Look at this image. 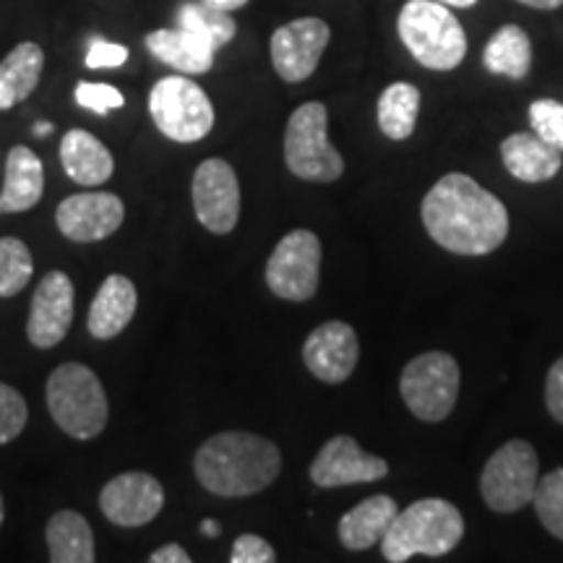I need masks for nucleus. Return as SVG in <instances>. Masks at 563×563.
<instances>
[{
    "instance_id": "obj_1",
    "label": "nucleus",
    "mask_w": 563,
    "mask_h": 563,
    "mask_svg": "<svg viewBox=\"0 0 563 563\" xmlns=\"http://www.w3.org/2000/svg\"><path fill=\"white\" fill-rule=\"evenodd\" d=\"M422 224L441 249L485 256L509 235V211L475 178L449 173L422 199Z\"/></svg>"
},
{
    "instance_id": "obj_2",
    "label": "nucleus",
    "mask_w": 563,
    "mask_h": 563,
    "mask_svg": "<svg viewBox=\"0 0 563 563\" xmlns=\"http://www.w3.org/2000/svg\"><path fill=\"white\" fill-rule=\"evenodd\" d=\"M282 454L269 439L245 431H224L207 439L194 460L201 488L222 498L262 493L277 481Z\"/></svg>"
},
{
    "instance_id": "obj_3",
    "label": "nucleus",
    "mask_w": 563,
    "mask_h": 563,
    "mask_svg": "<svg viewBox=\"0 0 563 563\" xmlns=\"http://www.w3.org/2000/svg\"><path fill=\"white\" fill-rule=\"evenodd\" d=\"M464 538V517L443 498H420L397 514L382 540L389 563H405L412 555H446Z\"/></svg>"
},
{
    "instance_id": "obj_4",
    "label": "nucleus",
    "mask_w": 563,
    "mask_h": 563,
    "mask_svg": "<svg viewBox=\"0 0 563 563\" xmlns=\"http://www.w3.org/2000/svg\"><path fill=\"white\" fill-rule=\"evenodd\" d=\"M47 410L70 439L89 441L108 426V394L95 371L81 363H63L47 378Z\"/></svg>"
},
{
    "instance_id": "obj_5",
    "label": "nucleus",
    "mask_w": 563,
    "mask_h": 563,
    "mask_svg": "<svg viewBox=\"0 0 563 563\" xmlns=\"http://www.w3.org/2000/svg\"><path fill=\"white\" fill-rule=\"evenodd\" d=\"M397 32L412 58L431 70H454L467 55V34L460 19L439 0L405 3Z\"/></svg>"
},
{
    "instance_id": "obj_6",
    "label": "nucleus",
    "mask_w": 563,
    "mask_h": 563,
    "mask_svg": "<svg viewBox=\"0 0 563 563\" xmlns=\"http://www.w3.org/2000/svg\"><path fill=\"white\" fill-rule=\"evenodd\" d=\"M327 104L306 102L292 112L285 131V165L295 178L334 183L342 178L344 159L329 144Z\"/></svg>"
},
{
    "instance_id": "obj_7",
    "label": "nucleus",
    "mask_w": 563,
    "mask_h": 563,
    "mask_svg": "<svg viewBox=\"0 0 563 563\" xmlns=\"http://www.w3.org/2000/svg\"><path fill=\"white\" fill-rule=\"evenodd\" d=\"M460 384V363L449 352H426L407 363L399 391L415 418L441 422L454 410Z\"/></svg>"
},
{
    "instance_id": "obj_8",
    "label": "nucleus",
    "mask_w": 563,
    "mask_h": 563,
    "mask_svg": "<svg viewBox=\"0 0 563 563\" xmlns=\"http://www.w3.org/2000/svg\"><path fill=\"white\" fill-rule=\"evenodd\" d=\"M150 112L154 125L178 144H194L214 129V108L207 91L186 76H167L154 84Z\"/></svg>"
},
{
    "instance_id": "obj_9",
    "label": "nucleus",
    "mask_w": 563,
    "mask_h": 563,
    "mask_svg": "<svg viewBox=\"0 0 563 563\" xmlns=\"http://www.w3.org/2000/svg\"><path fill=\"white\" fill-rule=\"evenodd\" d=\"M540 483L538 452L530 441L514 439L504 443L485 464L481 477V493L485 504L498 514L522 511L532 504L534 488Z\"/></svg>"
},
{
    "instance_id": "obj_10",
    "label": "nucleus",
    "mask_w": 563,
    "mask_h": 563,
    "mask_svg": "<svg viewBox=\"0 0 563 563\" xmlns=\"http://www.w3.org/2000/svg\"><path fill=\"white\" fill-rule=\"evenodd\" d=\"M321 241L311 230H292L266 262V285L282 300L306 302L319 290Z\"/></svg>"
},
{
    "instance_id": "obj_11",
    "label": "nucleus",
    "mask_w": 563,
    "mask_h": 563,
    "mask_svg": "<svg viewBox=\"0 0 563 563\" xmlns=\"http://www.w3.org/2000/svg\"><path fill=\"white\" fill-rule=\"evenodd\" d=\"M194 209L199 222L214 235H228L241 220V183L230 162L203 159L194 173Z\"/></svg>"
},
{
    "instance_id": "obj_12",
    "label": "nucleus",
    "mask_w": 563,
    "mask_h": 563,
    "mask_svg": "<svg viewBox=\"0 0 563 563\" xmlns=\"http://www.w3.org/2000/svg\"><path fill=\"white\" fill-rule=\"evenodd\" d=\"M329 37H332V30H329L327 21L313 16L295 19L290 24L279 26L272 34L269 45L274 70L279 74V79L287 84L306 81L319 68Z\"/></svg>"
},
{
    "instance_id": "obj_13",
    "label": "nucleus",
    "mask_w": 563,
    "mask_h": 563,
    "mask_svg": "<svg viewBox=\"0 0 563 563\" xmlns=\"http://www.w3.org/2000/svg\"><path fill=\"white\" fill-rule=\"evenodd\" d=\"M74 282L66 272H47L32 295L26 336L37 350H51L66 340L74 323Z\"/></svg>"
},
{
    "instance_id": "obj_14",
    "label": "nucleus",
    "mask_w": 563,
    "mask_h": 563,
    "mask_svg": "<svg viewBox=\"0 0 563 563\" xmlns=\"http://www.w3.org/2000/svg\"><path fill=\"white\" fill-rule=\"evenodd\" d=\"M389 475V464L382 456L365 454L350 435H334L321 446L311 464V481L319 488H344V485L376 483Z\"/></svg>"
},
{
    "instance_id": "obj_15",
    "label": "nucleus",
    "mask_w": 563,
    "mask_h": 563,
    "mask_svg": "<svg viewBox=\"0 0 563 563\" xmlns=\"http://www.w3.org/2000/svg\"><path fill=\"white\" fill-rule=\"evenodd\" d=\"M165 506V488L150 473L115 475L100 493V509L118 527H144Z\"/></svg>"
},
{
    "instance_id": "obj_16",
    "label": "nucleus",
    "mask_w": 563,
    "mask_h": 563,
    "mask_svg": "<svg viewBox=\"0 0 563 563\" xmlns=\"http://www.w3.org/2000/svg\"><path fill=\"white\" fill-rule=\"evenodd\" d=\"M125 220L123 199L115 194H74L58 203L55 224L74 243H97L110 238Z\"/></svg>"
},
{
    "instance_id": "obj_17",
    "label": "nucleus",
    "mask_w": 563,
    "mask_h": 563,
    "mask_svg": "<svg viewBox=\"0 0 563 563\" xmlns=\"http://www.w3.org/2000/svg\"><path fill=\"white\" fill-rule=\"evenodd\" d=\"M361 357V344L350 323L327 321L308 334L302 344V361L306 368L323 384L347 382Z\"/></svg>"
},
{
    "instance_id": "obj_18",
    "label": "nucleus",
    "mask_w": 563,
    "mask_h": 563,
    "mask_svg": "<svg viewBox=\"0 0 563 563\" xmlns=\"http://www.w3.org/2000/svg\"><path fill=\"white\" fill-rule=\"evenodd\" d=\"M139 306V292L136 285L123 274H110L102 282V287L97 290L95 300L89 308V334L95 340H112L129 327L133 316H136Z\"/></svg>"
},
{
    "instance_id": "obj_19",
    "label": "nucleus",
    "mask_w": 563,
    "mask_h": 563,
    "mask_svg": "<svg viewBox=\"0 0 563 563\" xmlns=\"http://www.w3.org/2000/svg\"><path fill=\"white\" fill-rule=\"evenodd\" d=\"M504 167L522 183H545L559 175L563 152L548 144L538 133H511L501 144Z\"/></svg>"
},
{
    "instance_id": "obj_20",
    "label": "nucleus",
    "mask_w": 563,
    "mask_h": 563,
    "mask_svg": "<svg viewBox=\"0 0 563 563\" xmlns=\"http://www.w3.org/2000/svg\"><path fill=\"white\" fill-rule=\"evenodd\" d=\"M60 165L66 175L79 186H102L112 178L115 159L100 139L89 131L70 129L60 141Z\"/></svg>"
},
{
    "instance_id": "obj_21",
    "label": "nucleus",
    "mask_w": 563,
    "mask_h": 563,
    "mask_svg": "<svg viewBox=\"0 0 563 563\" xmlns=\"http://www.w3.org/2000/svg\"><path fill=\"white\" fill-rule=\"evenodd\" d=\"M45 194V167L30 146H13L5 159V183L0 194V214H19L37 207Z\"/></svg>"
},
{
    "instance_id": "obj_22",
    "label": "nucleus",
    "mask_w": 563,
    "mask_h": 563,
    "mask_svg": "<svg viewBox=\"0 0 563 563\" xmlns=\"http://www.w3.org/2000/svg\"><path fill=\"white\" fill-rule=\"evenodd\" d=\"M397 514L399 506L391 496L365 498L340 519V527H336L340 543L347 551H368V548L382 543Z\"/></svg>"
},
{
    "instance_id": "obj_23",
    "label": "nucleus",
    "mask_w": 563,
    "mask_h": 563,
    "mask_svg": "<svg viewBox=\"0 0 563 563\" xmlns=\"http://www.w3.org/2000/svg\"><path fill=\"white\" fill-rule=\"evenodd\" d=\"M146 47L154 58L180 74H207L214 66V47L191 30H157L146 34Z\"/></svg>"
},
{
    "instance_id": "obj_24",
    "label": "nucleus",
    "mask_w": 563,
    "mask_h": 563,
    "mask_svg": "<svg viewBox=\"0 0 563 563\" xmlns=\"http://www.w3.org/2000/svg\"><path fill=\"white\" fill-rule=\"evenodd\" d=\"M45 53L34 42H21L0 60V110L16 108L37 89Z\"/></svg>"
},
{
    "instance_id": "obj_25",
    "label": "nucleus",
    "mask_w": 563,
    "mask_h": 563,
    "mask_svg": "<svg viewBox=\"0 0 563 563\" xmlns=\"http://www.w3.org/2000/svg\"><path fill=\"white\" fill-rule=\"evenodd\" d=\"M47 551L53 563H91L95 555V532L79 511H55L45 527Z\"/></svg>"
},
{
    "instance_id": "obj_26",
    "label": "nucleus",
    "mask_w": 563,
    "mask_h": 563,
    "mask_svg": "<svg viewBox=\"0 0 563 563\" xmlns=\"http://www.w3.org/2000/svg\"><path fill=\"white\" fill-rule=\"evenodd\" d=\"M483 63L490 74L525 79L532 66V42L527 32L517 24H506L488 40L483 53Z\"/></svg>"
},
{
    "instance_id": "obj_27",
    "label": "nucleus",
    "mask_w": 563,
    "mask_h": 563,
    "mask_svg": "<svg viewBox=\"0 0 563 563\" xmlns=\"http://www.w3.org/2000/svg\"><path fill=\"white\" fill-rule=\"evenodd\" d=\"M420 112V91L418 87L407 81H397L384 89L382 100H378V129L386 139L405 141L412 136L415 125H418Z\"/></svg>"
},
{
    "instance_id": "obj_28",
    "label": "nucleus",
    "mask_w": 563,
    "mask_h": 563,
    "mask_svg": "<svg viewBox=\"0 0 563 563\" xmlns=\"http://www.w3.org/2000/svg\"><path fill=\"white\" fill-rule=\"evenodd\" d=\"M178 26L196 32L199 37L207 40L214 51H220V47L232 42V37H235V32H238V24H235V19L230 16V11L214 9V5L203 3V0L201 3L180 5Z\"/></svg>"
},
{
    "instance_id": "obj_29",
    "label": "nucleus",
    "mask_w": 563,
    "mask_h": 563,
    "mask_svg": "<svg viewBox=\"0 0 563 563\" xmlns=\"http://www.w3.org/2000/svg\"><path fill=\"white\" fill-rule=\"evenodd\" d=\"M34 258L19 238H0V298H13L32 282Z\"/></svg>"
},
{
    "instance_id": "obj_30",
    "label": "nucleus",
    "mask_w": 563,
    "mask_h": 563,
    "mask_svg": "<svg viewBox=\"0 0 563 563\" xmlns=\"http://www.w3.org/2000/svg\"><path fill=\"white\" fill-rule=\"evenodd\" d=\"M538 519L553 538L563 540V467L543 475L532 498Z\"/></svg>"
},
{
    "instance_id": "obj_31",
    "label": "nucleus",
    "mask_w": 563,
    "mask_h": 563,
    "mask_svg": "<svg viewBox=\"0 0 563 563\" xmlns=\"http://www.w3.org/2000/svg\"><path fill=\"white\" fill-rule=\"evenodd\" d=\"M26 420H30L26 399L13 386L0 382V443H11L13 439H19Z\"/></svg>"
},
{
    "instance_id": "obj_32",
    "label": "nucleus",
    "mask_w": 563,
    "mask_h": 563,
    "mask_svg": "<svg viewBox=\"0 0 563 563\" xmlns=\"http://www.w3.org/2000/svg\"><path fill=\"white\" fill-rule=\"evenodd\" d=\"M530 125L540 139L563 152V104L555 100H534L530 104Z\"/></svg>"
},
{
    "instance_id": "obj_33",
    "label": "nucleus",
    "mask_w": 563,
    "mask_h": 563,
    "mask_svg": "<svg viewBox=\"0 0 563 563\" xmlns=\"http://www.w3.org/2000/svg\"><path fill=\"white\" fill-rule=\"evenodd\" d=\"M76 102L81 108H87L97 115H108L112 110H121L125 104V97L110 84H91V81H81L76 87Z\"/></svg>"
},
{
    "instance_id": "obj_34",
    "label": "nucleus",
    "mask_w": 563,
    "mask_h": 563,
    "mask_svg": "<svg viewBox=\"0 0 563 563\" xmlns=\"http://www.w3.org/2000/svg\"><path fill=\"white\" fill-rule=\"evenodd\" d=\"M232 563H274L277 561V553L274 548L266 543L264 538L258 534L245 532L241 538L232 543V553H230Z\"/></svg>"
},
{
    "instance_id": "obj_35",
    "label": "nucleus",
    "mask_w": 563,
    "mask_h": 563,
    "mask_svg": "<svg viewBox=\"0 0 563 563\" xmlns=\"http://www.w3.org/2000/svg\"><path fill=\"white\" fill-rule=\"evenodd\" d=\"M129 60V47L115 45L108 40H91L89 53H87V66L89 68H118Z\"/></svg>"
},
{
    "instance_id": "obj_36",
    "label": "nucleus",
    "mask_w": 563,
    "mask_h": 563,
    "mask_svg": "<svg viewBox=\"0 0 563 563\" xmlns=\"http://www.w3.org/2000/svg\"><path fill=\"white\" fill-rule=\"evenodd\" d=\"M545 405H548V412L553 415V420L563 426V357H559V361L553 363L551 373H548Z\"/></svg>"
},
{
    "instance_id": "obj_37",
    "label": "nucleus",
    "mask_w": 563,
    "mask_h": 563,
    "mask_svg": "<svg viewBox=\"0 0 563 563\" xmlns=\"http://www.w3.org/2000/svg\"><path fill=\"white\" fill-rule=\"evenodd\" d=\"M152 563H191V555L178 543H167L150 555Z\"/></svg>"
},
{
    "instance_id": "obj_38",
    "label": "nucleus",
    "mask_w": 563,
    "mask_h": 563,
    "mask_svg": "<svg viewBox=\"0 0 563 563\" xmlns=\"http://www.w3.org/2000/svg\"><path fill=\"white\" fill-rule=\"evenodd\" d=\"M519 3L530 5V9H540V11H553V9H561L563 0H519Z\"/></svg>"
},
{
    "instance_id": "obj_39",
    "label": "nucleus",
    "mask_w": 563,
    "mask_h": 563,
    "mask_svg": "<svg viewBox=\"0 0 563 563\" xmlns=\"http://www.w3.org/2000/svg\"><path fill=\"white\" fill-rule=\"evenodd\" d=\"M203 3L214 5V9H222V11H238V9H243L249 0H203Z\"/></svg>"
},
{
    "instance_id": "obj_40",
    "label": "nucleus",
    "mask_w": 563,
    "mask_h": 563,
    "mask_svg": "<svg viewBox=\"0 0 563 563\" xmlns=\"http://www.w3.org/2000/svg\"><path fill=\"white\" fill-rule=\"evenodd\" d=\"M222 527L220 522H214V519H203L201 522V534H207V538H220Z\"/></svg>"
},
{
    "instance_id": "obj_41",
    "label": "nucleus",
    "mask_w": 563,
    "mask_h": 563,
    "mask_svg": "<svg viewBox=\"0 0 563 563\" xmlns=\"http://www.w3.org/2000/svg\"><path fill=\"white\" fill-rule=\"evenodd\" d=\"M443 5H454V9H473L477 0H439Z\"/></svg>"
},
{
    "instance_id": "obj_42",
    "label": "nucleus",
    "mask_w": 563,
    "mask_h": 563,
    "mask_svg": "<svg viewBox=\"0 0 563 563\" xmlns=\"http://www.w3.org/2000/svg\"><path fill=\"white\" fill-rule=\"evenodd\" d=\"M34 133H37V136H51L53 133V123H34Z\"/></svg>"
},
{
    "instance_id": "obj_43",
    "label": "nucleus",
    "mask_w": 563,
    "mask_h": 563,
    "mask_svg": "<svg viewBox=\"0 0 563 563\" xmlns=\"http://www.w3.org/2000/svg\"><path fill=\"white\" fill-rule=\"evenodd\" d=\"M3 517H5V506H3V496H0V525H3Z\"/></svg>"
}]
</instances>
